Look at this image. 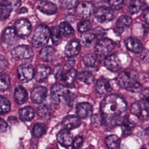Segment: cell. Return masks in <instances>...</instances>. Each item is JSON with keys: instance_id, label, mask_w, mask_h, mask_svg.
Segmentation results:
<instances>
[{"instance_id": "6da1fadb", "label": "cell", "mask_w": 149, "mask_h": 149, "mask_svg": "<svg viewBox=\"0 0 149 149\" xmlns=\"http://www.w3.org/2000/svg\"><path fill=\"white\" fill-rule=\"evenodd\" d=\"M127 104L120 95L111 94L106 96L100 105L102 123L110 128L120 125L123 121Z\"/></svg>"}, {"instance_id": "7a4b0ae2", "label": "cell", "mask_w": 149, "mask_h": 149, "mask_svg": "<svg viewBox=\"0 0 149 149\" xmlns=\"http://www.w3.org/2000/svg\"><path fill=\"white\" fill-rule=\"evenodd\" d=\"M137 73L133 70H125L119 73L116 78L118 85L126 90L137 93L142 90V86L138 81Z\"/></svg>"}, {"instance_id": "3957f363", "label": "cell", "mask_w": 149, "mask_h": 149, "mask_svg": "<svg viewBox=\"0 0 149 149\" xmlns=\"http://www.w3.org/2000/svg\"><path fill=\"white\" fill-rule=\"evenodd\" d=\"M51 95L56 104L68 103L71 99V93L67 87L59 83H55L51 87Z\"/></svg>"}, {"instance_id": "277c9868", "label": "cell", "mask_w": 149, "mask_h": 149, "mask_svg": "<svg viewBox=\"0 0 149 149\" xmlns=\"http://www.w3.org/2000/svg\"><path fill=\"white\" fill-rule=\"evenodd\" d=\"M50 38L49 29L45 24H40L34 31L32 38V45L35 48L44 46Z\"/></svg>"}, {"instance_id": "5b68a950", "label": "cell", "mask_w": 149, "mask_h": 149, "mask_svg": "<svg viewBox=\"0 0 149 149\" xmlns=\"http://www.w3.org/2000/svg\"><path fill=\"white\" fill-rule=\"evenodd\" d=\"M114 42L107 38L100 39L95 47V54L98 56H106L109 54L115 48Z\"/></svg>"}, {"instance_id": "8992f818", "label": "cell", "mask_w": 149, "mask_h": 149, "mask_svg": "<svg viewBox=\"0 0 149 149\" xmlns=\"http://www.w3.org/2000/svg\"><path fill=\"white\" fill-rule=\"evenodd\" d=\"M12 58L19 61L30 59L34 55L32 48L27 45H20L15 47L11 52Z\"/></svg>"}, {"instance_id": "52a82bcc", "label": "cell", "mask_w": 149, "mask_h": 149, "mask_svg": "<svg viewBox=\"0 0 149 149\" xmlns=\"http://www.w3.org/2000/svg\"><path fill=\"white\" fill-rule=\"evenodd\" d=\"M94 17L97 22L105 23L111 22L114 19L115 15L112 9L105 6L98 7L94 11Z\"/></svg>"}, {"instance_id": "ba28073f", "label": "cell", "mask_w": 149, "mask_h": 149, "mask_svg": "<svg viewBox=\"0 0 149 149\" xmlns=\"http://www.w3.org/2000/svg\"><path fill=\"white\" fill-rule=\"evenodd\" d=\"M130 111L132 114L136 116L140 120H146L148 118L147 104L142 100L132 103L130 107Z\"/></svg>"}, {"instance_id": "9c48e42d", "label": "cell", "mask_w": 149, "mask_h": 149, "mask_svg": "<svg viewBox=\"0 0 149 149\" xmlns=\"http://www.w3.org/2000/svg\"><path fill=\"white\" fill-rule=\"evenodd\" d=\"M94 11V6L93 3L88 1H82L77 3L76 6L75 12L76 15L83 19L90 17Z\"/></svg>"}, {"instance_id": "30bf717a", "label": "cell", "mask_w": 149, "mask_h": 149, "mask_svg": "<svg viewBox=\"0 0 149 149\" xmlns=\"http://www.w3.org/2000/svg\"><path fill=\"white\" fill-rule=\"evenodd\" d=\"M19 80L22 83H27L34 77V70L31 65L24 63L20 65L17 70Z\"/></svg>"}, {"instance_id": "8fae6325", "label": "cell", "mask_w": 149, "mask_h": 149, "mask_svg": "<svg viewBox=\"0 0 149 149\" xmlns=\"http://www.w3.org/2000/svg\"><path fill=\"white\" fill-rule=\"evenodd\" d=\"M14 29L18 37H24L30 34L31 25L29 20L26 19H20L16 21Z\"/></svg>"}, {"instance_id": "7c38bea8", "label": "cell", "mask_w": 149, "mask_h": 149, "mask_svg": "<svg viewBox=\"0 0 149 149\" xmlns=\"http://www.w3.org/2000/svg\"><path fill=\"white\" fill-rule=\"evenodd\" d=\"M93 107L87 102L78 103L76 106V112L79 118L86 119L92 115Z\"/></svg>"}, {"instance_id": "4fadbf2b", "label": "cell", "mask_w": 149, "mask_h": 149, "mask_svg": "<svg viewBox=\"0 0 149 149\" xmlns=\"http://www.w3.org/2000/svg\"><path fill=\"white\" fill-rule=\"evenodd\" d=\"M47 95V89L45 87L38 86L34 87L31 93V101L35 104H41Z\"/></svg>"}, {"instance_id": "5bb4252c", "label": "cell", "mask_w": 149, "mask_h": 149, "mask_svg": "<svg viewBox=\"0 0 149 149\" xmlns=\"http://www.w3.org/2000/svg\"><path fill=\"white\" fill-rule=\"evenodd\" d=\"M125 44L126 48L134 53L140 54L144 50L142 42L137 38L133 37H129L125 40Z\"/></svg>"}, {"instance_id": "9a60e30c", "label": "cell", "mask_w": 149, "mask_h": 149, "mask_svg": "<svg viewBox=\"0 0 149 149\" xmlns=\"http://www.w3.org/2000/svg\"><path fill=\"white\" fill-rule=\"evenodd\" d=\"M106 68L112 72L118 71L121 68V62L116 54H113L107 56L104 60Z\"/></svg>"}, {"instance_id": "2e32d148", "label": "cell", "mask_w": 149, "mask_h": 149, "mask_svg": "<svg viewBox=\"0 0 149 149\" xmlns=\"http://www.w3.org/2000/svg\"><path fill=\"white\" fill-rule=\"evenodd\" d=\"M81 47L80 42L76 39L70 40L65 46L64 53L69 58L77 56L80 52Z\"/></svg>"}, {"instance_id": "e0dca14e", "label": "cell", "mask_w": 149, "mask_h": 149, "mask_svg": "<svg viewBox=\"0 0 149 149\" xmlns=\"http://www.w3.org/2000/svg\"><path fill=\"white\" fill-rule=\"evenodd\" d=\"M51 69L45 65H39L34 70V78L37 82L44 81L50 74Z\"/></svg>"}, {"instance_id": "ac0fdd59", "label": "cell", "mask_w": 149, "mask_h": 149, "mask_svg": "<svg viewBox=\"0 0 149 149\" xmlns=\"http://www.w3.org/2000/svg\"><path fill=\"white\" fill-rule=\"evenodd\" d=\"M37 7L42 13L51 15L57 12V7L55 4L49 1H40L37 2Z\"/></svg>"}, {"instance_id": "d6986e66", "label": "cell", "mask_w": 149, "mask_h": 149, "mask_svg": "<svg viewBox=\"0 0 149 149\" xmlns=\"http://www.w3.org/2000/svg\"><path fill=\"white\" fill-rule=\"evenodd\" d=\"M18 40V36L14 27H8L3 31L2 36V41L8 45L15 44Z\"/></svg>"}, {"instance_id": "ffe728a7", "label": "cell", "mask_w": 149, "mask_h": 149, "mask_svg": "<svg viewBox=\"0 0 149 149\" xmlns=\"http://www.w3.org/2000/svg\"><path fill=\"white\" fill-rule=\"evenodd\" d=\"M56 139L58 143L64 146L68 147L72 144L73 136L69 130L63 129L61 130L56 134Z\"/></svg>"}, {"instance_id": "44dd1931", "label": "cell", "mask_w": 149, "mask_h": 149, "mask_svg": "<svg viewBox=\"0 0 149 149\" xmlns=\"http://www.w3.org/2000/svg\"><path fill=\"white\" fill-rule=\"evenodd\" d=\"M81 122L79 118L73 115L65 116L62 122V125L65 129L68 130L77 128L80 126Z\"/></svg>"}, {"instance_id": "7402d4cb", "label": "cell", "mask_w": 149, "mask_h": 149, "mask_svg": "<svg viewBox=\"0 0 149 149\" xmlns=\"http://www.w3.org/2000/svg\"><path fill=\"white\" fill-rule=\"evenodd\" d=\"M132 18L127 15H122L117 20L115 25V29L117 33L122 34L132 24Z\"/></svg>"}, {"instance_id": "603a6c76", "label": "cell", "mask_w": 149, "mask_h": 149, "mask_svg": "<svg viewBox=\"0 0 149 149\" xmlns=\"http://www.w3.org/2000/svg\"><path fill=\"white\" fill-rule=\"evenodd\" d=\"M112 88L109 81L104 77L100 78L95 84V90L99 94H105L112 91Z\"/></svg>"}, {"instance_id": "cb8c5ba5", "label": "cell", "mask_w": 149, "mask_h": 149, "mask_svg": "<svg viewBox=\"0 0 149 149\" xmlns=\"http://www.w3.org/2000/svg\"><path fill=\"white\" fill-rule=\"evenodd\" d=\"M97 39L98 38L94 33L88 31L82 34L80 41L83 46L86 48H90L95 44Z\"/></svg>"}, {"instance_id": "d4e9b609", "label": "cell", "mask_w": 149, "mask_h": 149, "mask_svg": "<svg viewBox=\"0 0 149 149\" xmlns=\"http://www.w3.org/2000/svg\"><path fill=\"white\" fill-rule=\"evenodd\" d=\"M77 78V71L74 69H70L69 70H67L65 73H63L61 80L66 86L68 87H71L74 84Z\"/></svg>"}, {"instance_id": "484cf974", "label": "cell", "mask_w": 149, "mask_h": 149, "mask_svg": "<svg viewBox=\"0 0 149 149\" xmlns=\"http://www.w3.org/2000/svg\"><path fill=\"white\" fill-rule=\"evenodd\" d=\"M55 54V49L51 46L43 47L40 51V58L44 62L51 61Z\"/></svg>"}, {"instance_id": "4316f807", "label": "cell", "mask_w": 149, "mask_h": 149, "mask_svg": "<svg viewBox=\"0 0 149 149\" xmlns=\"http://www.w3.org/2000/svg\"><path fill=\"white\" fill-rule=\"evenodd\" d=\"M13 8L12 2L8 1H0V18L2 20L6 19L10 15Z\"/></svg>"}, {"instance_id": "83f0119b", "label": "cell", "mask_w": 149, "mask_h": 149, "mask_svg": "<svg viewBox=\"0 0 149 149\" xmlns=\"http://www.w3.org/2000/svg\"><path fill=\"white\" fill-rule=\"evenodd\" d=\"M34 111L30 106H27L22 108L19 111V118L23 122H29L34 117Z\"/></svg>"}, {"instance_id": "f1b7e54d", "label": "cell", "mask_w": 149, "mask_h": 149, "mask_svg": "<svg viewBox=\"0 0 149 149\" xmlns=\"http://www.w3.org/2000/svg\"><path fill=\"white\" fill-rule=\"evenodd\" d=\"M14 98L17 104H23L27 100L28 94L26 90L22 86H19L15 90Z\"/></svg>"}, {"instance_id": "f546056e", "label": "cell", "mask_w": 149, "mask_h": 149, "mask_svg": "<svg viewBox=\"0 0 149 149\" xmlns=\"http://www.w3.org/2000/svg\"><path fill=\"white\" fill-rule=\"evenodd\" d=\"M84 65L90 68H94L99 63L98 56L95 53H87L83 57Z\"/></svg>"}, {"instance_id": "4dcf8cb0", "label": "cell", "mask_w": 149, "mask_h": 149, "mask_svg": "<svg viewBox=\"0 0 149 149\" xmlns=\"http://www.w3.org/2000/svg\"><path fill=\"white\" fill-rule=\"evenodd\" d=\"M58 29L61 32V35L66 38L72 37L74 34V30L73 28L66 22L61 23Z\"/></svg>"}, {"instance_id": "1f68e13d", "label": "cell", "mask_w": 149, "mask_h": 149, "mask_svg": "<svg viewBox=\"0 0 149 149\" xmlns=\"http://www.w3.org/2000/svg\"><path fill=\"white\" fill-rule=\"evenodd\" d=\"M105 144L109 149H119L120 139L116 135L111 134L106 137Z\"/></svg>"}, {"instance_id": "d6a6232c", "label": "cell", "mask_w": 149, "mask_h": 149, "mask_svg": "<svg viewBox=\"0 0 149 149\" xmlns=\"http://www.w3.org/2000/svg\"><path fill=\"white\" fill-rule=\"evenodd\" d=\"M77 78L80 81L87 84H91L94 79L93 74L87 70H83L77 73Z\"/></svg>"}, {"instance_id": "836d02e7", "label": "cell", "mask_w": 149, "mask_h": 149, "mask_svg": "<svg viewBox=\"0 0 149 149\" xmlns=\"http://www.w3.org/2000/svg\"><path fill=\"white\" fill-rule=\"evenodd\" d=\"M121 126L123 135L127 136L131 133L135 125L128 117H125L121 124Z\"/></svg>"}, {"instance_id": "e575fe53", "label": "cell", "mask_w": 149, "mask_h": 149, "mask_svg": "<svg viewBox=\"0 0 149 149\" xmlns=\"http://www.w3.org/2000/svg\"><path fill=\"white\" fill-rule=\"evenodd\" d=\"M50 37L54 44L58 45L62 40V35L58 29L55 26H52L49 29Z\"/></svg>"}, {"instance_id": "d590c367", "label": "cell", "mask_w": 149, "mask_h": 149, "mask_svg": "<svg viewBox=\"0 0 149 149\" xmlns=\"http://www.w3.org/2000/svg\"><path fill=\"white\" fill-rule=\"evenodd\" d=\"M47 127L45 125L41 122L36 123L33 127L32 132L33 136L36 137H41L46 132Z\"/></svg>"}, {"instance_id": "8d00e7d4", "label": "cell", "mask_w": 149, "mask_h": 149, "mask_svg": "<svg viewBox=\"0 0 149 149\" xmlns=\"http://www.w3.org/2000/svg\"><path fill=\"white\" fill-rule=\"evenodd\" d=\"M143 7V5L140 1H131L127 5L128 12L131 15L138 13Z\"/></svg>"}, {"instance_id": "74e56055", "label": "cell", "mask_w": 149, "mask_h": 149, "mask_svg": "<svg viewBox=\"0 0 149 149\" xmlns=\"http://www.w3.org/2000/svg\"><path fill=\"white\" fill-rule=\"evenodd\" d=\"M51 109L50 107L45 104L39 106L37 109V115L43 119H47L51 115Z\"/></svg>"}, {"instance_id": "f35d334b", "label": "cell", "mask_w": 149, "mask_h": 149, "mask_svg": "<svg viewBox=\"0 0 149 149\" xmlns=\"http://www.w3.org/2000/svg\"><path fill=\"white\" fill-rule=\"evenodd\" d=\"M10 84L9 76L5 73H0V91L7 90Z\"/></svg>"}, {"instance_id": "ab89813d", "label": "cell", "mask_w": 149, "mask_h": 149, "mask_svg": "<svg viewBox=\"0 0 149 149\" xmlns=\"http://www.w3.org/2000/svg\"><path fill=\"white\" fill-rule=\"evenodd\" d=\"M92 26L93 24L91 22L87 19L82 20L77 24L78 30L81 33L88 32L90 29H91Z\"/></svg>"}, {"instance_id": "60d3db41", "label": "cell", "mask_w": 149, "mask_h": 149, "mask_svg": "<svg viewBox=\"0 0 149 149\" xmlns=\"http://www.w3.org/2000/svg\"><path fill=\"white\" fill-rule=\"evenodd\" d=\"M10 109V102L5 97L0 95V114L8 112Z\"/></svg>"}, {"instance_id": "b9f144b4", "label": "cell", "mask_w": 149, "mask_h": 149, "mask_svg": "<svg viewBox=\"0 0 149 149\" xmlns=\"http://www.w3.org/2000/svg\"><path fill=\"white\" fill-rule=\"evenodd\" d=\"M78 3H79V1L76 0L59 1L60 6L65 10H70L74 8H76Z\"/></svg>"}, {"instance_id": "7bdbcfd3", "label": "cell", "mask_w": 149, "mask_h": 149, "mask_svg": "<svg viewBox=\"0 0 149 149\" xmlns=\"http://www.w3.org/2000/svg\"><path fill=\"white\" fill-rule=\"evenodd\" d=\"M124 1H108V3L110 6V8L112 9L119 10L120 9L123 5Z\"/></svg>"}, {"instance_id": "ee69618b", "label": "cell", "mask_w": 149, "mask_h": 149, "mask_svg": "<svg viewBox=\"0 0 149 149\" xmlns=\"http://www.w3.org/2000/svg\"><path fill=\"white\" fill-rule=\"evenodd\" d=\"M54 76L57 79H61L63 75V68L61 66H57L54 68L53 70Z\"/></svg>"}, {"instance_id": "f6af8a7d", "label": "cell", "mask_w": 149, "mask_h": 149, "mask_svg": "<svg viewBox=\"0 0 149 149\" xmlns=\"http://www.w3.org/2000/svg\"><path fill=\"white\" fill-rule=\"evenodd\" d=\"M83 137L81 136H77L72 142L73 149H80L83 143Z\"/></svg>"}, {"instance_id": "bcb514c9", "label": "cell", "mask_w": 149, "mask_h": 149, "mask_svg": "<svg viewBox=\"0 0 149 149\" xmlns=\"http://www.w3.org/2000/svg\"><path fill=\"white\" fill-rule=\"evenodd\" d=\"M8 65L7 59L3 55H0V73L2 72Z\"/></svg>"}, {"instance_id": "7dc6e473", "label": "cell", "mask_w": 149, "mask_h": 149, "mask_svg": "<svg viewBox=\"0 0 149 149\" xmlns=\"http://www.w3.org/2000/svg\"><path fill=\"white\" fill-rule=\"evenodd\" d=\"M102 123L101 118L98 115L95 114L92 116L91 117V123L94 127H98Z\"/></svg>"}, {"instance_id": "c3c4849f", "label": "cell", "mask_w": 149, "mask_h": 149, "mask_svg": "<svg viewBox=\"0 0 149 149\" xmlns=\"http://www.w3.org/2000/svg\"><path fill=\"white\" fill-rule=\"evenodd\" d=\"M148 88H146L143 91L141 92V98L143 101L146 102L147 104L148 103V98H149V95H148Z\"/></svg>"}, {"instance_id": "681fc988", "label": "cell", "mask_w": 149, "mask_h": 149, "mask_svg": "<svg viewBox=\"0 0 149 149\" xmlns=\"http://www.w3.org/2000/svg\"><path fill=\"white\" fill-rule=\"evenodd\" d=\"M7 123L3 119H0V132H4L7 130Z\"/></svg>"}, {"instance_id": "f907efd6", "label": "cell", "mask_w": 149, "mask_h": 149, "mask_svg": "<svg viewBox=\"0 0 149 149\" xmlns=\"http://www.w3.org/2000/svg\"><path fill=\"white\" fill-rule=\"evenodd\" d=\"M75 63V62H74V60L73 59H68L66 62V66L68 67V68H71L72 67Z\"/></svg>"}, {"instance_id": "816d5d0a", "label": "cell", "mask_w": 149, "mask_h": 149, "mask_svg": "<svg viewBox=\"0 0 149 149\" xmlns=\"http://www.w3.org/2000/svg\"><path fill=\"white\" fill-rule=\"evenodd\" d=\"M9 122L11 123V124H14V123H16L17 122V119L15 117H13V116H11L10 118H9Z\"/></svg>"}, {"instance_id": "f5cc1de1", "label": "cell", "mask_w": 149, "mask_h": 149, "mask_svg": "<svg viewBox=\"0 0 149 149\" xmlns=\"http://www.w3.org/2000/svg\"><path fill=\"white\" fill-rule=\"evenodd\" d=\"M85 149H90V148H88V147H87V148H86Z\"/></svg>"}, {"instance_id": "db71d44e", "label": "cell", "mask_w": 149, "mask_h": 149, "mask_svg": "<svg viewBox=\"0 0 149 149\" xmlns=\"http://www.w3.org/2000/svg\"><path fill=\"white\" fill-rule=\"evenodd\" d=\"M141 149H146V148H142Z\"/></svg>"}, {"instance_id": "11a10c76", "label": "cell", "mask_w": 149, "mask_h": 149, "mask_svg": "<svg viewBox=\"0 0 149 149\" xmlns=\"http://www.w3.org/2000/svg\"></svg>"}]
</instances>
